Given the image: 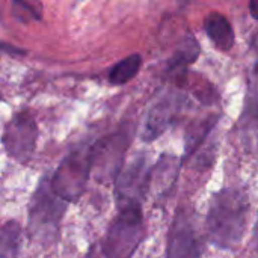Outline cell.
I'll return each mask as SVG.
<instances>
[{
    "label": "cell",
    "instance_id": "6da1fadb",
    "mask_svg": "<svg viewBox=\"0 0 258 258\" xmlns=\"http://www.w3.org/2000/svg\"><path fill=\"white\" fill-rule=\"evenodd\" d=\"M249 216V200L237 187H225L212 197L206 228L212 245L234 249L243 239Z\"/></svg>",
    "mask_w": 258,
    "mask_h": 258
},
{
    "label": "cell",
    "instance_id": "7a4b0ae2",
    "mask_svg": "<svg viewBox=\"0 0 258 258\" xmlns=\"http://www.w3.org/2000/svg\"><path fill=\"white\" fill-rule=\"evenodd\" d=\"M65 210L67 203L53 192L50 177H42L32 195L29 207L27 231L30 239L41 245L54 243L59 239Z\"/></svg>",
    "mask_w": 258,
    "mask_h": 258
},
{
    "label": "cell",
    "instance_id": "3957f363",
    "mask_svg": "<svg viewBox=\"0 0 258 258\" xmlns=\"http://www.w3.org/2000/svg\"><path fill=\"white\" fill-rule=\"evenodd\" d=\"M92 160L94 144H82L63 157L54 174L50 177L53 192L67 204L76 203L85 192L92 172Z\"/></svg>",
    "mask_w": 258,
    "mask_h": 258
},
{
    "label": "cell",
    "instance_id": "277c9868",
    "mask_svg": "<svg viewBox=\"0 0 258 258\" xmlns=\"http://www.w3.org/2000/svg\"><path fill=\"white\" fill-rule=\"evenodd\" d=\"M145 237L142 207L118 209L101 245L104 258H132Z\"/></svg>",
    "mask_w": 258,
    "mask_h": 258
},
{
    "label": "cell",
    "instance_id": "5b68a950",
    "mask_svg": "<svg viewBox=\"0 0 258 258\" xmlns=\"http://www.w3.org/2000/svg\"><path fill=\"white\" fill-rule=\"evenodd\" d=\"M132 128L125 125L118 132L94 142L92 169L97 171V175L101 181L116 180L119 175L125 151L132 141Z\"/></svg>",
    "mask_w": 258,
    "mask_h": 258
},
{
    "label": "cell",
    "instance_id": "8992f818",
    "mask_svg": "<svg viewBox=\"0 0 258 258\" xmlns=\"http://www.w3.org/2000/svg\"><path fill=\"white\" fill-rule=\"evenodd\" d=\"M151 166L145 156H138L116 177L115 198L118 209L142 207L145 195L150 190Z\"/></svg>",
    "mask_w": 258,
    "mask_h": 258
},
{
    "label": "cell",
    "instance_id": "52a82bcc",
    "mask_svg": "<svg viewBox=\"0 0 258 258\" xmlns=\"http://www.w3.org/2000/svg\"><path fill=\"white\" fill-rule=\"evenodd\" d=\"M38 139V125L29 110L15 113L6 124L2 144L6 153L17 162L26 163L32 159Z\"/></svg>",
    "mask_w": 258,
    "mask_h": 258
},
{
    "label": "cell",
    "instance_id": "ba28073f",
    "mask_svg": "<svg viewBox=\"0 0 258 258\" xmlns=\"http://www.w3.org/2000/svg\"><path fill=\"white\" fill-rule=\"evenodd\" d=\"M201 237L186 209H180L168 236L166 258H201Z\"/></svg>",
    "mask_w": 258,
    "mask_h": 258
},
{
    "label": "cell",
    "instance_id": "9c48e42d",
    "mask_svg": "<svg viewBox=\"0 0 258 258\" xmlns=\"http://www.w3.org/2000/svg\"><path fill=\"white\" fill-rule=\"evenodd\" d=\"M181 109V98L175 94L160 98L148 110L144 127H142V141L153 142L160 138L175 121Z\"/></svg>",
    "mask_w": 258,
    "mask_h": 258
},
{
    "label": "cell",
    "instance_id": "30bf717a",
    "mask_svg": "<svg viewBox=\"0 0 258 258\" xmlns=\"http://www.w3.org/2000/svg\"><path fill=\"white\" fill-rule=\"evenodd\" d=\"M204 30H206L207 36L210 38V41L216 45L218 50L228 51L234 45V41H236L234 30H233L230 21L227 20V17H224L221 12L215 11L206 17Z\"/></svg>",
    "mask_w": 258,
    "mask_h": 258
},
{
    "label": "cell",
    "instance_id": "8fae6325",
    "mask_svg": "<svg viewBox=\"0 0 258 258\" xmlns=\"http://www.w3.org/2000/svg\"><path fill=\"white\" fill-rule=\"evenodd\" d=\"M200 54V45L197 39L192 35H187L178 50L174 53V56L168 62V73L174 76L175 79L181 77L184 79L187 67L198 57Z\"/></svg>",
    "mask_w": 258,
    "mask_h": 258
},
{
    "label": "cell",
    "instance_id": "7c38bea8",
    "mask_svg": "<svg viewBox=\"0 0 258 258\" xmlns=\"http://www.w3.org/2000/svg\"><path fill=\"white\" fill-rule=\"evenodd\" d=\"M23 230L17 221H8L0 227V258H20Z\"/></svg>",
    "mask_w": 258,
    "mask_h": 258
},
{
    "label": "cell",
    "instance_id": "4fadbf2b",
    "mask_svg": "<svg viewBox=\"0 0 258 258\" xmlns=\"http://www.w3.org/2000/svg\"><path fill=\"white\" fill-rule=\"evenodd\" d=\"M177 171H178V163L175 157L172 156H162L159 163L151 168V180H150V187L153 184L157 186L159 192H166L175 181L177 178Z\"/></svg>",
    "mask_w": 258,
    "mask_h": 258
},
{
    "label": "cell",
    "instance_id": "5bb4252c",
    "mask_svg": "<svg viewBox=\"0 0 258 258\" xmlns=\"http://www.w3.org/2000/svg\"><path fill=\"white\" fill-rule=\"evenodd\" d=\"M142 67V56L135 53L130 54L124 59H121L119 62H116L110 71H109V82L115 86L119 85H125L127 82H130L133 77H136V74L139 73Z\"/></svg>",
    "mask_w": 258,
    "mask_h": 258
},
{
    "label": "cell",
    "instance_id": "9a60e30c",
    "mask_svg": "<svg viewBox=\"0 0 258 258\" xmlns=\"http://www.w3.org/2000/svg\"><path fill=\"white\" fill-rule=\"evenodd\" d=\"M216 119H218V116L207 118L206 121H201L198 125H195V127H192L189 130V133L186 136V150H184V157L183 159H189L201 147V144L204 142L207 135L216 125Z\"/></svg>",
    "mask_w": 258,
    "mask_h": 258
},
{
    "label": "cell",
    "instance_id": "2e32d148",
    "mask_svg": "<svg viewBox=\"0 0 258 258\" xmlns=\"http://www.w3.org/2000/svg\"><path fill=\"white\" fill-rule=\"evenodd\" d=\"M12 14L21 23L35 21V20H39L41 17L36 5L27 3V2H18V0L12 2Z\"/></svg>",
    "mask_w": 258,
    "mask_h": 258
},
{
    "label": "cell",
    "instance_id": "e0dca14e",
    "mask_svg": "<svg viewBox=\"0 0 258 258\" xmlns=\"http://www.w3.org/2000/svg\"><path fill=\"white\" fill-rule=\"evenodd\" d=\"M0 51H5V53L12 54V56H23V54L27 53L24 48L12 45V44H8V42H3V41H0Z\"/></svg>",
    "mask_w": 258,
    "mask_h": 258
},
{
    "label": "cell",
    "instance_id": "ac0fdd59",
    "mask_svg": "<svg viewBox=\"0 0 258 258\" xmlns=\"http://www.w3.org/2000/svg\"><path fill=\"white\" fill-rule=\"evenodd\" d=\"M85 258H104L103 251H101V245H100V243H98V245H94V246L89 249V252L86 254V257Z\"/></svg>",
    "mask_w": 258,
    "mask_h": 258
},
{
    "label": "cell",
    "instance_id": "d6986e66",
    "mask_svg": "<svg viewBox=\"0 0 258 258\" xmlns=\"http://www.w3.org/2000/svg\"><path fill=\"white\" fill-rule=\"evenodd\" d=\"M249 12H251L252 18L258 20V0H251L249 2Z\"/></svg>",
    "mask_w": 258,
    "mask_h": 258
},
{
    "label": "cell",
    "instance_id": "ffe728a7",
    "mask_svg": "<svg viewBox=\"0 0 258 258\" xmlns=\"http://www.w3.org/2000/svg\"><path fill=\"white\" fill-rule=\"evenodd\" d=\"M254 242H255V246H257V251H258V218H257V222H255V228H254Z\"/></svg>",
    "mask_w": 258,
    "mask_h": 258
}]
</instances>
